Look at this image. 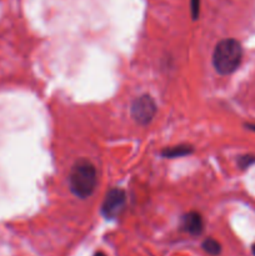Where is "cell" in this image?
<instances>
[{"instance_id": "7", "label": "cell", "mask_w": 255, "mask_h": 256, "mask_svg": "<svg viewBox=\"0 0 255 256\" xmlns=\"http://www.w3.org/2000/svg\"><path fill=\"white\" fill-rule=\"evenodd\" d=\"M202 250L209 255L216 256L222 252V245L219 244V242L212 239V238H208V239H205L204 242H202Z\"/></svg>"}, {"instance_id": "4", "label": "cell", "mask_w": 255, "mask_h": 256, "mask_svg": "<svg viewBox=\"0 0 255 256\" xmlns=\"http://www.w3.org/2000/svg\"><path fill=\"white\" fill-rule=\"evenodd\" d=\"M126 202V195L122 189H112L105 196L102 206V212L106 219H114L122 212Z\"/></svg>"}, {"instance_id": "1", "label": "cell", "mask_w": 255, "mask_h": 256, "mask_svg": "<svg viewBox=\"0 0 255 256\" xmlns=\"http://www.w3.org/2000/svg\"><path fill=\"white\" fill-rule=\"evenodd\" d=\"M96 170L89 160L82 159L74 164L69 174V186L75 196L86 199L96 188Z\"/></svg>"}, {"instance_id": "2", "label": "cell", "mask_w": 255, "mask_h": 256, "mask_svg": "<svg viewBox=\"0 0 255 256\" xmlns=\"http://www.w3.org/2000/svg\"><path fill=\"white\" fill-rule=\"evenodd\" d=\"M242 59V48L235 39L219 42L212 52V65L222 75H229L239 68Z\"/></svg>"}, {"instance_id": "8", "label": "cell", "mask_w": 255, "mask_h": 256, "mask_svg": "<svg viewBox=\"0 0 255 256\" xmlns=\"http://www.w3.org/2000/svg\"><path fill=\"white\" fill-rule=\"evenodd\" d=\"M200 2L202 0H190V9H192V15L194 20H196L198 16H199Z\"/></svg>"}, {"instance_id": "10", "label": "cell", "mask_w": 255, "mask_h": 256, "mask_svg": "<svg viewBox=\"0 0 255 256\" xmlns=\"http://www.w3.org/2000/svg\"><path fill=\"white\" fill-rule=\"evenodd\" d=\"M94 256H106V255H105L104 252H95Z\"/></svg>"}, {"instance_id": "5", "label": "cell", "mask_w": 255, "mask_h": 256, "mask_svg": "<svg viewBox=\"0 0 255 256\" xmlns=\"http://www.w3.org/2000/svg\"><path fill=\"white\" fill-rule=\"evenodd\" d=\"M182 229L190 235H200L204 229V222L199 212H188L182 218Z\"/></svg>"}, {"instance_id": "11", "label": "cell", "mask_w": 255, "mask_h": 256, "mask_svg": "<svg viewBox=\"0 0 255 256\" xmlns=\"http://www.w3.org/2000/svg\"><path fill=\"white\" fill-rule=\"evenodd\" d=\"M252 254L255 255V245H254V246H252Z\"/></svg>"}, {"instance_id": "6", "label": "cell", "mask_w": 255, "mask_h": 256, "mask_svg": "<svg viewBox=\"0 0 255 256\" xmlns=\"http://www.w3.org/2000/svg\"><path fill=\"white\" fill-rule=\"evenodd\" d=\"M192 152V146L189 145H179V146H174V148H169V149L165 150L162 152V156L164 158H179V156H185V155L190 154Z\"/></svg>"}, {"instance_id": "3", "label": "cell", "mask_w": 255, "mask_h": 256, "mask_svg": "<svg viewBox=\"0 0 255 256\" xmlns=\"http://www.w3.org/2000/svg\"><path fill=\"white\" fill-rule=\"evenodd\" d=\"M132 116L138 124L148 125L156 114V104L149 95H142L132 104Z\"/></svg>"}, {"instance_id": "9", "label": "cell", "mask_w": 255, "mask_h": 256, "mask_svg": "<svg viewBox=\"0 0 255 256\" xmlns=\"http://www.w3.org/2000/svg\"><path fill=\"white\" fill-rule=\"evenodd\" d=\"M255 162V156H250V155H246V156H242L240 159V166L242 168H248L250 164Z\"/></svg>"}]
</instances>
